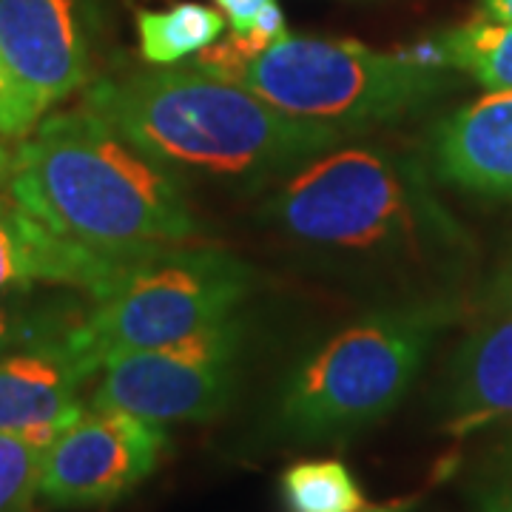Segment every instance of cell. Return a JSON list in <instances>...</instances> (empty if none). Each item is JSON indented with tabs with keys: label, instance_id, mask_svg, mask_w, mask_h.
I'll list each match as a JSON object with an SVG mask.
<instances>
[{
	"label": "cell",
	"instance_id": "obj_25",
	"mask_svg": "<svg viewBox=\"0 0 512 512\" xmlns=\"http://www.w3.org/2000/svg\"><path fill=\"white\" fill-rule=\"evenodd\" d=\"M504 461H510L512 464V439L507 441V447H504Z\"/></svg>",
	"mask_w": 512,
	"mask_h": 512
},
{
	"label": "cell",
	"instance_id": "obj_21",
	"mask_svg": "<svg viewBox=\"0 0 512 512\" xmlns=\"http://www.w3.org/2000/svg\"><path fill=\"white\" fill-rule=\"evenodd\" d=\"M481 512H512V464L504 461V473L481 495Z\"/></svg>",
	"mask_w": 512,
	"mask_h": 512
},
{
	"label": "cell",
	"instance_id": "obj_24",
	"mask_svg": "<svg viewBox=\"0 0 512 512\" xmlns=\"http://www.w3.org/2000/svg\"><path fill=\"white\" fill-rule=\"evenodd\" d=\"M12 163H15V148H9V140L0 137V185H6V180H9Z\"/></svg>",
	"mask_w": 512,
	"mask_h": 512
},
{
	"label": "cell",
	"instance_id": "obj_4",
	"mask_svg": "<svg viewBox=\"0 0 512 512\" xmlns=\"http://www.w3.org/2000/svg\"><path fill=\"white\" fill-rule=\"evenodd\" d=\"M456 308L413 302L379 308L333 333L293 367L276 402V430L288 441H348L384 421L407 396Z\"/></svg>",
	"mask_w": 512,
	"mask_h": 512
},
{
	"label": "cell",
	"instance_id": "obj_2",
	"mask_svg": "<svg viewBox=\"0 0 512 512\" xmlns=\"http://www.w3.org/2000/svg\"><path fill=\"white\" fill-rule=\"evenodd\" d=\"M86 106L174 177L194 174L228 185L288 177L348 140L345 131L293 117L194 63L100 80Z\"/></svg>",
	"mask_w": 512,
	"mask_h": 512
},
{
	"label": "cell",
	"instance_id": "obj_15",
	"mask_svg": "<svg viewBox=\"0 0 512 512\" xmlns=\"http://www.w3.org/2000/svg\"><path fill=\"white\" fill-rule=\"evenodd\" d=\"M447 66L470 74L487 92L512 89V23L476 15L473 20L439 32Z\"/></svg>",
	"mask_w": 512,
	"mask_h": 512
},
{
	"label": "cell",
	"instance_id": "obj_11",
	"mask_svg": "<svg viewBox=\"0 0 512 512\" xmlns=\"http://www.w3.org/2000/svg\"><path fill=\"white\" fill-rule=\"evenodd\" d=\"M86 382L89 376L66 350V336L9 353L0 359V433L49 447L86 410L80 396Z\"/></svg>",
	"mask_w": 512,
	"mask_h": 512
},
{
	"label": "cell",
	"instance_id": "obj_18",
	"mask_svg": "<svg viewBox=\"0 0 512 512\" xmlns=\"http://www.w3.org/2000/svg\"><path fill=\"white\" fill-rule=\"evenodd\" d=\"M77 319H72V313L35 308L15 299L0 302V359L18 350L60 342L74 328Z\"/></svg>",
	"mask_w": 512,
	"mask_h": 512
},
{
	"label": "cell",
	"instance_id": "obj_13",
	"mask_svg": "<svg viewBox=\"0 0 512 512\" xmlns=\"http://www.w3.org/2000/svg\"><path fill=\"white\" fill-rule=\"evenodd\" d=\"M512 419V313L490 311L464 336L450 362L441 430L467 439Z\"/></svg>",
	"mask_w": 512,
	"mask_h": 512
},
{
	"label": "cell",
	"instance_id": "obj_23",
	"mask_svg": "<svg viewBox=\"0 0 512 512\" xmlns=\"http://www.w3.org/2000/svg\"><path fill=\"white\" fill-rule=\"evenodd\" d=\"M481 18L512 23V0H481Z\"/></svg>",
	"mask_w": 512,
	"mask_h": 512
},
{
	"label": "cell",
	"instance_id": "obj_8",
	"mask_svg": "<svg viewBox=\"0 0 512 512\" xmlns=\"http://www.w3.org/2000/svg\"><path fill=\"white\" fill-rule=\"evenodd\" d=\"M165 450L163 424L89 404L43 447L40 498L60 510L114 504L160 467Z\"/></svg>",
	"mask_w": 512,
	"mask_h": 512
},
{
	"label": "cell",
	"instance_id": "obj_19",
	"mask_svg": "<svg viewBox=\"0 0 512 512\" xmlns=\"http://www.w3.org/2000/svg\"><path fill=\"white\" fill-rule=\"evenodd\" d=\"M40 120V111L29 103V97L23 94L15 74L9 72L0 55V137H6L9 143H20L35 131Z\"/></svg>",
	"mask_w": 512,
	"mask_h": 512
},
{
	"label": "cell",
	"instance_id": "obj_20",
	"mask_svg": "<svg viewBox=\"0 0 512 512\" xmlns=\"http://www.w3.org/2000/svg\"><path fill=\"white\" fill-rule=\"evenodd\" d=\"M214 3L220 6V12L228 20V29L234 35H245L259 18V12L265 6H271L274 0H214Z\"/></svg>",
	"mask_w": 512,
	"mask_h": 512
},
{
	"label": "cell",
	"instance_id": "obj_17",
	"mask_svg": "<svg viewBox=\"0 0 512 512\" xmlns=\"http://www.w3.org/2000/svg\"><path fill=\"white\" fill-rule=\"evenodd\" d=\"M43 447L0 433V512H35Z\"/></svg>",
	"mask_w": 512,
	"mask_h": 512
},
{
	"label": "cell",
	"instance_id": "obj_5",
	"mask_svg": "<svg viewBox=\"0 0 512 512\" xmlns=\"http://www.w3.org/2000/svg\"><path fill=\"white\" fill-rule=\"evenodd\" d=\"M211 74L350 137L419 111L453 86L456 72L416 66L402 52H379L356 40L285 35L271 49Z\"/></svg>",
	"mask_w": 512,
	"mask_h": 512
},
{
	"label": "cell",
	"instance_id": "obj_1",
	"mask_svg": "<svg viewBox=\"0 0 512 512\" xmlns=\"http://www.w3.org/2000/svg\"><path fill=\"white\" fill-rule=\"evenodd\" d=\"M6 188L55 234L120 259L188 245L202 231L180 180L86 103L49 111L20 140Z\"/></svg>",
	"mask_w": 512,
	"mask_h": 512
},
{
	"label": "cell",
	"instance_id": "obj_16",
	"mask_svg": "<svg viewBox=\"0 0 512 512\" xmlns=\"http://www.w3.org/2000/svg\"><path fill=\"white\" fill-rule=\"evenodd\" d=\"M279 490L293 512H382L376 510L339 458H305L291 464Z\"/></svg>",
	"mask_w": 512,
	"mask_h": 512
},
{
	"label": "cell",
	"instance_id": "obj_3",
	"mask_svg": "<svg viewBox=\"0 0 512 512\" xmlns=\"http://www.w3.org/2000/svg\"><path fill=\"white\" fill-rule=\"evenodd\" d=\"M262 217L293 242L350 256H424L458 225L419 163L379 146H333L291 171Z\"/></svg>",
	"mask_w": 512,
	"mask_h": 512
},
{
	"label": "cell",
	"instance_id": "obj_12",
	"mask_svg": "<svg viewBox=\"0 0 512 512\" xmlns=\"http://www.w3.org/2000/svg\"><path fill=\"white\" fill-rule=\"evenodd\" d=\"M433 171L478 197L512 200V89L484 92L430 134Z\"/></svg>",
	"mask_w": 512,
	"mask_h": 512
},
{
	"label": "cell",
	"instance_id": "obj_7",
	"mask_svg": "<svg viewBox=\"0 0 512 512\" xmlns=\"http://www.w3.org/2000/svg\"><path fill=\"white\" fill-rule=\"evenodd\" d=\"M242 348L245 319L234 313L171 345L123 353L100 370L92 407L123 410L163 427L217 419L237 396Z\"/></svg>",
	"mask_w": 512,
	"mask_h": 512
},
{
	"label": "cell",
	"instance_id": "obj_9",
	"mask_svg": "<svg viewBox=\"0 0 512 512\" xmlns=\"http://www.w3.org/2000/svg\"><path fill=\"white\" fill-rule=\"evenodd\" d=\"M0 55L46 117L92 77L86 0H0Z\"/></svg>",
	"mask_w": 512,
	"mask_h": 512
},
{
	"label": "cell",
	"instance_id": "obj_10",
	"mask_svg": "<svg viewBox=\"0 0 512 512\" xmlns=\"http://www.w3.org/2000/svg\"><path fill=\"white\" fill-rule=\"evenodd\" d=\"M131 262L60 237L0 185V296L32 285H63L97 299L126 274Z\"/></svg>",
	"mask_w": 512,
	"mask_h": 512
},
{
	"label": "cell",
	"instance_id": "obj_14",
	"mask_svg": "<svg viewBox=\"0 0 512 512\" xmlns=\"http://www.w3.org/2000/svg\"><path fill=\"white\" fill-rule=\"evenodd\" d=\"M228 20L220 9L202 3H177L171 9H140L137 12V35L140 52L151 66H174L185 57L200 55L214 46L225 32Z\"/></svg>",
	"mask_w": 512,
	"mask_h": 512
},
{
	"label": "cell",
	"instance_id": "obj_6",
	"mask_svg": "<svg viewBox=\"0 0 512 512\" xmlns=\"http://www.w3.org/2000/svg\"><path fill=\"white\" fill-rule=\"evenodd\" d=\"M254 291L248 262L222 248L171 245L134 259L66 333V350L92 379L106 362L160 348L234 316Z\"/></svg>",
	"mask_w": 512,
	"mask_h": 512
},
{
	"label": "cell",
	"instance_id": "obj_22",
	"mask_svg": "<svg viewBox=\"0 0 512 512\" xmlns=\"http://www.w3.org/2000/svg\"><path fill=\"white\" fill-rule=\"evenodd\" d=\"M487 311L512 313V256L495 274L490 293H487Z\"/></svg>",
	"mask_w": 512,
	"mask_h": 512
}]
</instances>
